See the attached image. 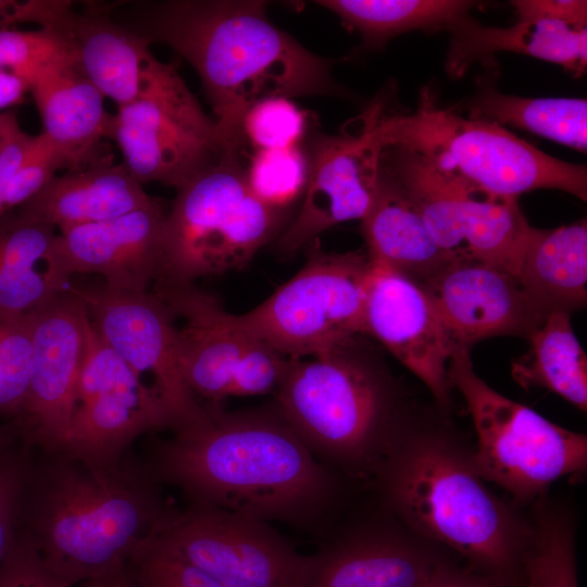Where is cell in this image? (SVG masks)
<instances>
[{
	"label": "cell",
	"instance_id": "obj_1",
	"mask_svg": "<svg viewBox=\"0 0 587 587\" xmlns=\"http://www.w3.org/2000/svg\"><path fill=\"white\" fill-rule=\"evenodd\" d=\"M150 472L192 503L300 528L326 521L342 488L339 473L310 451L275 404L208 407L200 422L157 447Z\"/></svg>",
	"mask_w": 587,
	"mask_h": 587
},
{
	"label": "cell",
	"instance_id": "obj_2",
	"mask_svg": "<svg viewBox=\"0 0 587 587\" xmlns=\"http://www.w3.org/2000/svg\"><path fill=\"white\" fill-rule=\"evenodd\" d=\"M132 21L124 26L149 45L168 46L195 68L229 155L241 157L242 122L255 103L345 95L333 79L332 61L275 26L264 1L136 2Z\"/></svg>",
	"mask_w": 587,
	"mask_h": 587
},
{
	"label": "cell",
	"instance_id": "obj_3",
	"mask_svg": "<svg viewBox=\"0 0 587 587\" xmlns=\"http://www.w3.org/2000/svg\"><path fill=\"white\" fill-rule=\"evenodd\" d=\"M372 478L384 505L412 534L454 550L472 570L521 586L530 524L486 486L460 442L402 429Z\"/></svg>",
	"mask_w": 587,
	"mask_h": 587
},
{
	"label": "cell",
	"instance_id": "obj_4",
	"mask_svg": "<svg viewBox=\"0 0 587 587\" xmlns=\"http://www.w3.org/2000/svg\"><path fill=\"white\" fill-rule=\"evenodd\" d=\"M50 454L36 476L23 534L71 587L124 572L135 546L167 508L148 478L120 463L96 466Z\"/></svg>",
	"mask_w": 587,
	"mask_h": 587
},
{
	"label": "cell",
	"instance_id": "obj_5",
	"mask_svg": "<svg viewBox=\"0 0 587 587\" xmlns=\"http://www.w3.org/2000/svg\"><path fill=\"white\" fill-rule=\"evenodd\" d=\"M289 359L275 405L310 451L337 473L373 477L402 428L386 375L351 348Z\"/></svg>",
	"mask_w": 587,
	"mask_h": 587
},
{
	"label": "cell",
	"instance_id": "obj_6",
	"mask_svg": "<svg viewBox=\"0 0 587 587\" xmlns=\"http://www.w3.org/2000/svg\"><path fill=\"white\" fill-rule=\"evenodd\" d=\"M375 138L426 160L438 172L477 189L509 198L555 189L586 201L587 170L551 157L491 122L441 107L430 86L413 110H388L382 96L370 104Z\"/></svg>",
	"mask_w": 587,
	"mask_h": 587
},
{
	"label": "cell",
	"instance_id": "obj_7",
	"mask_svg": "<svg viewBox=\"0 0 587 587\" xmlns=\"http://www.w3.org/2000/svg\"><path fill=\"white\" fill-rule=\"evenodd\" d=\"M284 214L251 192L241 158L224 155L177 190L154 285L193 284L243 266L275 237Z\"/></svg>",
	"mask_w": 587,
	"mask_h": 587
},
{
	"label": "cell",
	"instance_id": "obj_8",
	"mask_svg": "<svg viewBox=\"0 0 587 587\" xmlns=\"http://www.w3.org/2000/svg\"><path fill=\"white\" fill-rule=\"evenodd\" d=\"M448 378L462 394L473 420L478 473L515 501L532 502L557 479L586 471V435L554 424L488 386L473 369L470 347L454 346Z\"/></svg>",
	"mask_w": 587,
	"mask_h": 587
},
{
	"label": "cell",
	"instance_id": "obj_9",
	"mask_svg": "<svg viewBox=\"0 0 587 587\" xmlns=\"http://www.w3.org/2000/svg\"><path fill=\"white\" fill-rule=\"evenodd\" d=\"M313 242L299 272L254 309L233 314L237 325L288 359L320 355L364 330L367 254L326 253Z\"/></svg>",
	"mask_w": 587,
	"mask_h": 587
},
{
	"label": "cell",
	"instance_id": "obj_10",
	"mask_svg": "<svg viewBox=\"0 0 587 587\" xmlns=\"http://www.w3.org/2000/svg\"><path fill=\"white\" fill-rule=\"evenodd\" d=\"M105 137L136 180L176 190L227 154L215 121L177 70L154 55L139 95L111 115Z\"/></svg>",
	"mask_w": 587,
	"mask_h": 587
},
{
	"label": "cell",
	"instance_id": "obj_11",
	"mask_svg": "<svg viewBox=\"0 0 587 587\" xmlns=\"http://www.w3.org/2000/svg\"><path fill=\"white\" fill-rule=\"evenodd\" d=\"M380 166L415 203L450 260L482 263L517 278L532 229L517 199L449 177L398 146L383 148Z\"/></svg>",
	"mask_w": 587,
	"mask_h": 587
},
{
	"label": "cell",
	"instance_id": "obj_12",
	"mask_svg": "<svg viewBox=\"0 0 587 587\" xmlns=\"http://www.w3.org/2000/svg\"><path fill=\"white\" fill-rule=\"evenodd\" d=\"M177 327L178 360L191 394L218 408L228 397L274 392L289 359L248 333L193 284L154 285Z\"/></svg>",
	"mask_w": 587,
	"mask_h": 587
},
{
	"label": "cell",
	"instance_id": "obj_13",
	"mask_svg": "<svg viewBox=\"0 0 587 587\" xmlns=\"http://www.w3.org/2000/svg\"><path fill=\"white\" fill-rule=\"evenodd\" d=\"M152 534L224 587H301L310 562L271 523L210 505L166 509Z\"/></svg>",
	"mask_w": 587,
	"mask_h": 587
},
{
	"label": "cell",
	"instance_id": "obj_14",
	"mask_svg": "<svg viewBox=\"0 0 587 587\" xmlns=\"http://www.w3.org/2000/svg\"><path fill=\"white\" fill-rule=\"evenodd\" d=\"M84 304L102 338L162 398L176 429L207 414L183 378L175 319L153 291H126L108 286H67ZM147 384V383H146ZM148 385V384H147Z\"/></svg>",
	"mask_w": 587,
	"mask_h": 587
},
{
	"label": "cell",
	"instance_id": "obj_15",
	"mask_svg": "<svg viewBox=\"0 0 587 587\" xmlns=\"http://www.w3.org/2000/svg\"><path fill=\"white\" fill-rule=\"evenodd\" d=\"M354 132L322 135L312 145L300 210L278 237L277 249L292 254L333 226L362 221L375 199L383 147L369 108Z\"/></svg>",
	"mask_w": 587,
	"mask_h": 587
},
{
	"label": "cell",
	"instance_id": "obj_16",
	"mask_svg": "<svg viewBox=\"0 0 587 587\" xmlns=\"http://www.w3.org/2000/svg\"><path fill=\"white\" fill-rule=\"evenodd\" d=\"M86 319L67 288L32 313L30 380L15 417L27 440L48 453L61 450L75 411Z\"/></svg>",
	"mask_w": 587,
	"mask_h": 587
},
{
	"label": "cell",
	"instance_id": "obj_17",
	"mask_svg": "<svg viewBox=\"0 0 587 587\" xmlns=\"http://www.w3.org/2000/svg\"><path fill=\"white\" fill-rule=\"evenodd\" d=\"M363 334L376 338L421 379L440 408L449 407L448 365L457 344L417 284L372 263Z\"/></svg>",
	"mask_w": 587,
	"mask_h": 587
},
{
	"label": "cell",
	"instance_id": "obj_18",
	"mask_svg": "<svg viewBox=\"0 0 587 587\" xmlns=\"http://www.w3.org/2000/svg\"><path fill=\"white\" fill-rule=\"evenodd\" d=\"M165 214L154 201L111 220L57 233L53 260L66 280L91 273L102 276L110 288L147 291L162 270Z\"/></svg>",
	"mask_w": 587,
	"mask_h": 587
},
{
	"label": "cell",
	"instance_id": "obj_19",
	"mask_svg": "<svg viewBox=\"0 0 587 587\" xmlns=\"http://www.w3.org/2000/svg\"><path fill=\"white\" fill-rule=\"evenodd\" d=\"M455 344L495 336H528L544 317L515 276L470 261H453L419 285Z\"/></svg>",
	"mask_w": 587,
	"mask_h": 587
},
{
	"label": "cell",
	"instance_id": "obj_20",
	"mask_svg": "<svg viewBox=\"0 0 587 587\" xmlns=\"http://www.w3.org/2000/svg\"><path fill=\"white\" fill-rule=\"evenodd\" d=\"M437 547L411 532L359 527L310 554L301 587H423L451 561Z\"/></svg>",
	"mask_w": 587,
	"mask_h": 587
},
{
	"label": "cell",
	"instance_id": "obj_21",
	"mask_svg": "<svg viewBox=\"0 0 587 587\" xmlns=\"http://www.w3.org/2000/svg\"><path fill=\"white\" fill-rule=\"evenodd\" d=\"M165 428L175 430L176 422L152 387L134 373L107 377L77 392L59 452L87 464L110 466L120 463L138 436Z\"/></svg>",
	"mask_w": 587,
	"mask_h": 587
},
{
	"label": "cell",
	"instance_id": "obj_22",
	"mask_svg": "<svg viewBox=\"0 0 587 587\" xmlns=\"http://www.w3.org/2000/svg\"><path fill=\"white\" fill-rule=\"evenodd\" d=\"M154 201L123 163L96 162L52 177L16 212L60 233L111 220Z\"/></svg>",
	"mask_w": 587,
	"mask_h": 587
},
{
	"label": "cell",
	"instance_id": "obj_23",
	"mask_svg": "<svg viewBox=\"0 0 587 587\" xmlns=\"http://www.w3.org/2000/svg\"><path fill=\"white\" fill-rule=\"evenodd\" d=\"M42 122L41 134L55 148L67 171L89 166L107 136L111 115L102 93L76 65L55 64L28 84Z\"/></svg>",
	"mask_w": 587,
	"mask_h": 587
},
{
	"label": "cell",
	"instance_id": "obj_24",
	"mask_svg": "<svg viewBox=\"0 0 587 587\" xmlns=\"http://www.w3.org/2000/svg\"><path fill=\"white\" fill-rule=\"evenodd\" d=\"M446 70L462 76L471 64L507 51L562 66L574 76L587 67V27L549 20H517L509 27L484 26L472 16L448 30Z\"/></svg>",
	"mask_w": 587,
	"mask_h": 587
},
{
	"label": "cell",
	"instance_id": "obj_25",
	"mask_svg": "<svg viewBox=\"0 0 587 587\" xmlns=\"http://www.w3.org/2000/svg\"><path fill=\"white\" fill-rule=\"evenodd\" d=\"M53 29L71 40L78 70L103 97L117 108L137 98L153 57L142 37L100 10L76 12L73 4Z\"/></svg>",
	"mask_w": 587,
	"mask_h": 587
},
{
	"label": "cell",
	"instance_id": "obj_26",
	"mask_svg": "<svg viewBox=\"0 0 587 587\" xmlns=\"http://www.w3.org/2000/svg\"><path fill=\"white\" fill-rule=\"evenodd\" d=\"M361 227L370 261L417 285L453 262L433 239L415 203L380 163L377 192Z\"/></svg>",
	"mask_w": 587,
	"mask_h": 587
},
{
	"label": "cell",
	"instance_id": "obj_27",
	"mask_svg": "<svg viewBox=\"0 0 587 587\" xmlns=\"http://www.w3.org/2000/svg\"><path fill=\"white\" fill-rule=\"evenodd\" d=\"M517 280L544 317L583 309L587 301L586 218L551 229L532 227Z\"/></svg>",
	"mask_w": 587,
	"mask_h": 587
},
{
	"label": "cell",
	"instance_id": "obj_28",
	"mask_svg": "<svg viewBox=\"0 0 587 587\" xmlns=\"http://www.w3.org/2000/svg\"><path fill=\"white\" fill-rule=\"evenodd\" d=\"M55 235L17 212L0 217V316L30 314L67 288L53 260Z\"/></svg>",
	"mask_w": 587,
	"mask_h": 587
},
{
	"label": "cell",
	"instance_id": "obj_29",
	"mask_svg": "<svg viewBox=\"0 0 587 587\" xmlns=\"http://www.w3.org/2000/svg\"><path fill=\"white\" fill-rule=\"evenodd\" d=\"M476 79L474 95L465 102L467 117L511 126L567 146L587 150V101L578 98H525L497 88L495 60Z\"/></svg>",
	"mask_w": 587,
	"mask_h": 587
},
{
	"label": "cell",
	"instance_id": "obj_30",
	"mask_svg": "<svg viewBox=\"0 0 587 587\" xmlns=\"http://www.w3.org/2000/svg\"><path fill=\"white\" fill-rule=\"evenodd\" d=\"M527 352L512 363L523 388H546L586 412L587 357L571 324V314L552 312L528 336Z\"/></svg>",
	"mask_w": 587,
	"mask_h": 587
},
{
	"label": "cell",
	"instance_id": "obj_31",
	"mask_svg": "<svg viewBox=\"0 0 587 587\" xmlns=\"http://www.w3.org/2000/svg\"><path fill=\"white\" fill-rule=\"evenodd\" d=\"M316 4L355 30L364 48L377 49L412 30H449L477 5L464 0H323Z\"/></svg>",
	"mask_w": 587,
	"mask_h": 587
},
{
	"label": "cell",
	"instance_id": "obj_32",
	"mask_svg": "<svg viewBox=\"0 0 587 587\" xmlns=\"http://www.w3.org/2000/svg\"><path fill=\"white\" fill-rule=\"evenodd\" d=\"M530 527L520 587H579L571 515L538 502Z\"/></svg>",
	"mask_w": 587,
	"mask_h": 587
},
{
	"label": "cell",
	"instance_id": "obj_33",
	"mask_svg": "<svg viewBox=\"0 0 587 587\" xmlns=\"http://www.w3.org/2000/svg\"><path fill=\"white\" fill-rule=\"evenodd\" d=\"M309 174V158L299 146L255 150L245 166L251 192L265 205L286 212L302 198Z\"/></svg>",
	"mask_w": 587,
	"mask_h": 587
},
{
	"label": "cell",
	"instance_id": "obj_34",
	"mask_svg": "<svg viewBox=\"0 0 587 587\" xmlns=\"http://www.w3.org/2000/svg\"><path fill=\"white\" fill-rule=\"evenodd\" d=\"M55 64L77 66L74 46L61 32L0 29V71L13 73L28 85L38 72Z\"/></svg>",
	"mask_w": 587,
	"mask_h": 587
},
{
	"label": "cell",
	"instance_id": "obj_35",
	"mask_svg": "<svg viewBox=\"0 0 587 587\" xmlns=\"http://www.w3.org/2000/svg\"><path fill=\"white\" fill-rule=\"evenodd\" d=\"M126 570L137 587H224L152 533L135 546Z\"/></svg>",
	"mask_w": 587,
	"mask_h": 587
},
{
	"label": "cell",
	"instance_id": "obj_36",
	"mask_svg": "<svg viewBox=\"0 0 587 587\" xmlns=\"http://www.w3.org/2000/svg\"><path fill=\"white\" fill-rule=\"evenodd\" d=\"M33 358L32 313L0 316V414L16 416L29 387Z\"/></svg>",
	"mask_w": 587,
	"mask_h": 587
},
{
	"label": "cell",
	"instance_id": "obj_37",
	"mask_svg": "<svg viewBox=\"0 0 587 587\" xmlns=\"http://www.w3.org/2000/svg\"><path fill=\"white\" fill-rule=\"evenodd\" d=\"M308 116L288 98L264 99L251 107L242 122V136L255 150L298 146L305 134Z\"/></svg>",
	"mask_w": 587,
	"mask_h": 587
},
{
	"label": "cell",
	"instance_id": "obj_38",
	"mask_svg": "<svg viewBox=\"0 0 587 587\" xmlns=\"http://www.w3.org/2000/svg\"><path fill=\"white\" fill-rule=\"evenodd\" d=\"M60 168H65L60 153L42 134L34 136L22 164L2 192L1 216L28 201Z\"/></svg>",
	"mask_w": 587,
	"mask_h": 587
},
{
	"label": "cell",
	"instance_id": "obj_39",
	"mask_svg": "<svg viewBox=\"0 0 587 587\" xmlns=\"http://www.w3.org/2000/svg\"><path fill=\"white\" fill-rule=\"evenodd\" d=\"M0 587H71L45 564L34 544L24 535L15 540L0 566Z\"/></svg>",
	"mask_w": 587,
	"mask_h": 587
},
{
	"label": "cell",
	"instance_id": "obj_40",
	"mask_svg": "<svg viewBox=\"0 0 587 587\" xmlns=\"http://www.w3.org/2000/svg\"><path fill=\"white\" fill-rule=\"evenodd\" d=\"M33 139L34 136L21 128L13 111L0 112V201L7 184L22 164Z\"/></svg>",
	"mask_w": 587,
	"mask_h": 587
},
{
	"label": "cell",
	"instance_id": "obj_41",
	"mask_svg": "<svg viewBox=\"0 0 587 587\" xmlns=\"http://www.w3.org/2000/svg\"><path fill=\"white\" fill-rule=\"evenodd\" d=\"M511 4L517 20H549L587 26L585 0H514Z\"/></svg>",
	"mask_w": 587,
	"mask_h": 587
},
{
	"label": "cell",
	"instance_id": "obj_42",
	"mask_svg": "<svg viewBox=\"0 0 587 587\" xmlns=\"http://www.w3.org/2000/svg\"><path fill=\"white\" fill-rule=\"evenodd\" d=\"M423 587H516L510 582L460 566L452 561L444 564Z\"/></svg>",
	"mask_w": 587,
	"mask_h": 587
},
{
	"label": "cell",
	"instance_id": "obj_43",
	"mask_svg": "<svg viewBox=\"0 0 587 587\" xmlns=\"http://www.w3.org/2000/svg\"><path fill=\"white\" fill-rule=\"evenodd\" d=\"M24 483L0 500V566L16 537V521Z\"/></svg>",
	"mask_w": 587,
	"mask_h": 587
},
{
	"label": "cell",
	"instance_id": "obj_44",
	"mask_svg": "<svg viewBox=\"0 0 587 587\" xmlns=\"http://www.w3.org/2000/svg\"><path fill=\"white\" fill-rule=\"evenodd\" d=\"M28 91L27 83L13 73L0 71V112L20 103Z\"/></svg>",
	"mask_w": 587,
	"mask_h": 587
},
{
	"label": "cell",
	"instance_id": "obj_45",
	"mask_svg": "<svg viewBox=\"0 0 587 587\" xmlns=\"http://www.w3.org/2000/svg\"><path fill=\"white\" fill-rule=\"evenodd\" d=\"M23 469L12 462L0 464V500L23 484Z\"/></svg>",
	"mask_w": 587,
	"mask_h": 587
},
{
	"label": "cell",
	"instance_id": "obj_46",
	"mask_svg": "<svg viewBox=\"0 0 587 587\" xmlns=\"http://www.w3.org/2000/svg\"><path fill=\"white\" fill-rule=\"evenodd\" d=\"M22 1L0 0V29L22 23Z\"/></svg>",
	"mask_w": 587,
	"mask_h": 587
},
{
	"label": "cell",
	"instance_id": "obj_47",
	"mask_svg": "<svg viewBox=\"0 0 587 587\" xmlns=\"http://www.w3.org/2000/svg\"><path fill=\"white\" fill-rule=\"evenodd\" d=\"M74 587H137L127 570L114 576L83 582Z\"/></svg>",
	"mask_w": 587,
	"mask_h": 587
},
{
	"label": "cell",
	"instance_id": "obj_48",
	"mask_svg": "<svg viewBox=\"0 0 587 587\" xmlns=\"http://www.w3.org/2000/svg\"><path fill=\"white\" fill-rule=\"evenodd\" d=\"M3 445H4L3 435H2V433H0V451H1L2 448H3Z\"/></svg>",
	"mask_w": 587,
	"mask_h": 587
}]
</instances>
